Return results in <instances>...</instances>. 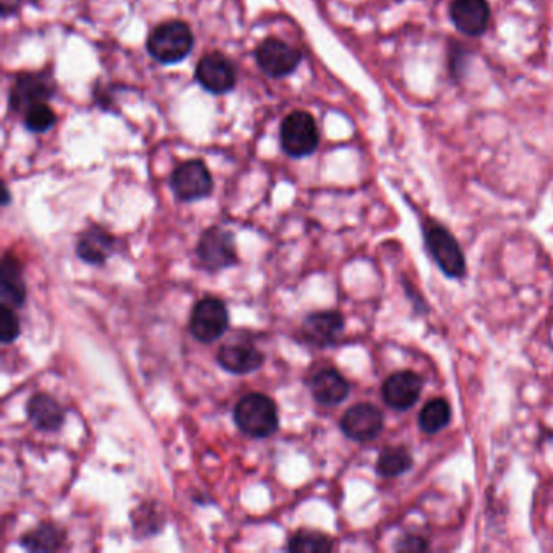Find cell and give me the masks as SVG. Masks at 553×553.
<instances>
[{"instance_id": "6da1fadb", "label": "cell", "mask_w": 553, "mask_h": 553, "mask_svg": "<svg viewBox=\"0 0 553 553\" xmlns=\"http://www.w3.org/2000/svg\"><path fill=\"white\" fill-rule=\"evenodd\" d=\"M195 38L187 23L182 20H168L159 23L155 30L151 31L146 41V49L150 56L159 64H179L189 57L192 52Z\"/></svg>"}, {"instance_id": "7a4b0ae2", "label": "cell", "mask_w": 553, "mask_h": 553, "mask_svg": "<svg viewBox=\"0 0 553 553\" xmlns=\"http://www.w3.org/2000/svg\"><path fill=\"white\" fill-rule=\"evenodd\" d=\"M234 421L247 437H271L279 429L278 406L270 396L249 393L236 404Z\"/></svg>"}, {"instance_id": "3957f363", "label": "cell", "mask_w": 553, "mask_h": 553, "mask_svg": "<svg viewBox=\"0 0 553 553\" xmlns=\"http://www.w3.org/2000/svg\"><path fill=\"white\" fill-rule=\"evenodd\" d=\"M281 148L291 158H307L320 143L317 122L307 111H292L284 117L279 129Z\"/></svg>"}, {"instance_id": "277c9868", "label": "cell", "mask_w": 553, "mask_h": 553, "mask_svg": "<svg viewBox=\"0 0 553 553\" xmlns=\"http://www.w3.org/2000/svg\"><path fill=\"white\" fill-rule=\"evenodd\" d=\"M56 93V78L51 70L18 73L10 88L9 106L17 114H25L36 104L48 103Z\"/></svg>"}, {"instance_id": "5b68a950", "label": "cell", "mask_w": 553, "mask_h": 553, "mask_svg": "<svg viewBox=\"0 0 553 553\" xmlns=\"http://www.w3.org/2000/svg\"><path fill=\"white\" fill-rule=\"evenodd\" d=\"M424 237L425 247L446 276L459 279L466 275L463 250L448 229L429 221L424 226Z\"/></svg>"}, {"instance_id": "8992f818", "label": "cell", "mask_w": 553, "mask_h": 553, "mask_svg": "<svg viewBox=\"0 0 553 553\" xmlns=\"http://www.w3.org/2000/svg\"><path fill=\"white\" fill-rule=\"evenodd\" d=\"M198 262L208 271L228 270L239 263L232 232L213 226L203 231L197 244Z\"/></svg>"}, {"instance_id": "52a82bcc", "label": "cell", "mask_w": 553, "mask_h": 553, "mask_svg": "<svg viewBox=\"0 0 553 553\" xmlns=\"http://www.w3.org/2000/svg\"><path fill=\"white\" fill-rule=\"evenodd\" d=\"M172 192L179 202L192 203L210 197L215 189V182L210 169L200 159H190L179 164L172 172Z\"/></svg>"}, {"instance_id": "ba28073f", "label": "cell", "mask_w": 553, "mask_h": 553, "mask_svg": "<svg viewBox=\"0 0 553 553\" xmlns=\"http://www.w3.org/2000/svg\"><path fill=\"white\" fill-rule=\"evenodd\" d=\"M228 307L218 297H203L192 309L190 333L200 343H215L228 331Z\"/></svg>"}, {"instance_id": "9c48e42d", "label": "cell", "mask_w": 553, "mask_h": 553, "mask_svg": "<svg viewBox=\"0 0 553 553\" xmlns=\"http://www.w3.org/2000/svg\"><path fill=\"white\" fill-rule=\"evenodd\" d=\"M255 59L268 77L284 78L301 65L302 52L279 38H266L255 49Z\"/></svg>"}, {"instance_id": "30bf717a", "label": "cell", "mask_w": 553, "mask_h": 553, "mask_svg": "<svg viewBox=\"0 0 553 553\" xmlns=\"http://www.w3.org/2000/svg\"><path fill=\"white\" fill-rule=\"evenodd\" d=\"M195 80L211 95H226L236 88V67L223 52H210L198 61Z\"/></svg>"}, {"instance_id": "8fae6325", "label": "cell", "mask_w": 553, "mask_h": 553, "mask_svg": "<svg viewBox=\"0 0 553 553\" xmlns=\"http://www.w3.org/2000/svg\"><path fill=\"white\" fill-rule=\"evenodd\" d=\"M341 430L346 437L356 442H370L383 430V414L377 406L359 403L344 412Z\"/></svg>"}, {"instance_id": "7c38bea8", "label": "cell", "mask_w": 553, "mask_h": 553, "mask_svg": "<svg viewBox=\"0 0 553 553\" xmlns=\"http://www.w3.org/2000/svg\"><path fill=\"white\" fill-rule=\"evenodd\" d=\"M344 330V317L336 310L309 313L302 323L301 333L307 343L328 348L338 341Z\"/></svg>"}, {"instance_id": "4fadbf2b", "label": "cell", "mask_w": 553, "mask_h": 553, "mask_svg": "<svg viewBox=\"0 0 553 553\" xmlns=\"http://www.w3.org/2000/svg\"><path fill=\"white\" fill-rule=\"evenodd\" d=\"M382 393L390 408L406 411L421 398L422 378L411 370H401L386 378Z\"/></svg>"}, {"instance_id": "5bb4252c", "label": "cell", "mask_w": 553, "mask_h": 553, "mask_svg": "<svg viewBox=\"0 0 553 553\" xmlns=\"http://www.w3.org/2000/svg\"><path fill=\"white\" fill-rule=\"evenodd\" d=\"M116 244V237L112 236L111 232L99 228V226H90L80 232L75 252L82 262L93 266H103L114 255Z\"/></svg>"}, {"instance_id": "9a60e30c", "label": "cell", "mask_w": 553, "mask_h": 553, "mask_svg": "<svg viewBox=\"0 0 553 553\" xmlns=\"http://www.w3.org/2000/svg\"><path fill=\"white\" fill-rule=\"evenodd\" d=\"M451 22L466 36L484 35L490 23L487 0H453L450 7Z\"/></svg>"}, {"instance_id": "2e32d148", "label": "cell", "mask_w": 553, "mask_h": 553, "mask_svg": "<svg viewBox=\"0 0 553 553\" xmlns=\"http://www.w3.org/2000/svg\"><path fill=\"white\" fill-rule=\"evenodd\" d=\"M26 301L22 262L12 252H5L0 265V302L10 309H20Z\"/></svg>"}, {"instance_id": "e0dca14e", "label": "cell", "mask_w": 553, "mask_h": 553, "mask_svg": "<svg viewBox=\"0 0 553 553\" xmlns=\"http://www.w3.org/2000/svg\"><path fill=\"white\" fill-rule=\"evenodd\" d=\"M26 416L41 432H57L65 424V409L48 393H35L28 399Z\"/></svg>"}, {"instance_id": "ac0fdd59", "label": "cell", "mask_w": 553, "mask_h": 553, "mask_svg": "<svg viewBox=\"0 0 553 553\" xmlns=\"http://www.w3.org/2000/svg\"><path fill=\"white\" fill-rule=\"evenodd\" d=\"M265 356L252 344H224L218 351V364L234 375L252 373L262 367Z\"/></svg>"}, {"instance_id": "d6986e66", "label": "cell", "mask_w": 553, "mask_h": 553, "mask_svg": "<svg viewBox=\"0 0 553 553\" xmlns=\"http://www.w3.org/2000/svg\"><path fill=\"white\" fill-rule=\"evenodd\" d=\"M310 391L317 403L323 406H338L348 398L351 385L338 370L323 369L313 375Z\"/></svg>"}, {"instance_id": "ffe728a7", "label": "cell", "mask_w": 553, "mask_h": 553, "mask_svg": "<svg viewBox=\"0 0 553 553\" xmlns=\"http://www.w3.org/2000/svg\"><path fill=\"white\" fill-rule=\"evenodd\" d=\"M65 544V531L56 523H41L20 537V545L28 552H57Z\"/></svg>"}, {"instance_id": "44dd1931", "label": "cell", "mask_w": 553, "mask_h": 553, "mask_svg": "<svg viewBox=\"0 0 553 553\" xmlns=\"http://www.w3.org/2000/svg\"><path fill=\"white\" fill-rule=\"evenodd\" d=\"M335 549V542L323 532L301 529L291 537L288 552L292 553H328Z\"/></svg>"}, {"instance_id": "7402d4cb", "label": "cell", "mask_w": 553, "mask_h": 553, "mask_svg": "<svg viewBox=\"0 0 553 553\" xmlns=\"http://www.w3.org/2000/svg\"><path fill=\"white\" fill-rule=\"evenodd\" d=\"M166 519L156 503H142L132 513L133 531L138 537H151L163 529Z\"/></svg>"}, {"instance_id": "603a6c76", "label": "cell", "mask_w": 553, "mask_h": 553, "mask_svg": "<svg viewBox=\"0 0 553 553\" xmlns=\"http://www.w3.org/2000/svg\"><path fill=\"white\" fill-rule=\"evenodd\" d=\"M411 466V453L403 446H393L386 448L378 456L377 472L383 477H398L409 471Z\"/></svg>"}, {"instance_id": "cb8c5ba5", "label": "cell", "mask_w": 553, "mask_h": 553, "mask_svg": "<svg viewBox=\"0 0 553 553\" xmlns=\"http://www.w3.org/2000/svg\"><path fill=\"white\" fill-rule=\"evenodd\" d=\"M451 421L450 404L445 399H432L425 404L419 416V424L425 433H437L445 429Z\"/></svg>"}, {"instance_id": "d4e9b609", "label": "cell", "mask_w": 553, "mask_h": 553, "mask_svg": "<svg viewBox=\"0 0 553 553\" xmlns=\"http://www.w3.org/2000/svg\"><path fill=\"white\" fill-rule=\"evenodd\" d=\"M25 127L33 133H44L51 130L57 122V114L49 108L48 103L36 104L23 114Z\"/></svg>"}, {"instance_id": "484cf974", "label": "cell", "mask_w": 553, "mask_h": 553, "mask_svg": "<svg viewBox=\"0 0 553 553\" xmlns=\"http://www.w3.org/2000/svg\"><path fill=\"white\" fill-rule=\"evenodd\" d=\"M20 333H22V326H20L17 315L13 309L2 305V309H0V341L2 344L15 343Z\"/></svg>"}, {"instance_id": "4316f807", "label": "cell", "mask_w": 553, "mask_h": 553, "mask_svg": "<svg viewBox=\"0 0 553 553\" xmlns=\"http://www.w3.org/2000/svg\"><path fill=\"white\" fill-rule=\"evenodd\" d=\"M427 549V542L421 537H406L398 545V550H409V552H419V550Z\"/></svg>"}, {"instance_id": "83f0119b", "label": "cell", "mask_w": 553, "mask_h": 553, "mask_svg": "<svg viewBox=\"0 0 553 553\" xmlns=\"http://www.w3.org/2000/svg\"><path fill=\"white\" fill-rule=\"evenodd\" d=\"M20 5H22V0H2V15L9 17L12 13L17 12Z\"/></svg>"}, {"instance_id": "f1b7e54d", "label": "cell", "mask_w": 553, "mask_h": 553, "mask_svg": "<svg viewBox=\"0 0 553 553\" xmlns=\"http://www.w3.org/2000/svg\"><path fill=\"white\" fill-rule=\"evenodd\" d=\"M10 200H12V197H10L9 187H4V200H2V205L9 206Z\"/></svg>"}]
</instances>
